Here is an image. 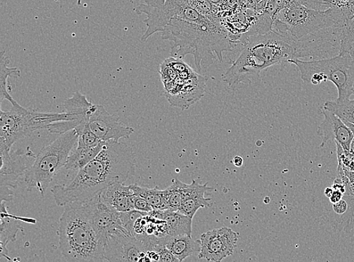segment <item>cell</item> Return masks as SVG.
Instances as JSON below:
<instances>
[{
    "label": "cell",
    "mask_w": 354,
    "mask_h": 262,
    "mask_svg": "<svg viewBox=\"0 0 354 262\" xmlns=\"http://www.w3.org/2000/svg\"><path fill=\"white\" fill-rule=\"evenodd\" d=\"M295 59H298L297 41L270 30L247 38L240 55L222 79L236 90L257 81L263 70L276 64H290Z\"/></svg>",
    "instance_id": "3957f363"
},
{
    "label": "cell",
    "mask_w": 354,
    "mask_h": 262,
    "mask_svg": "<svg viewBox=\"0 0 354 262\" xmlns=\"http://www.w3.org/2000/svg\"><path fill=\"white\" fill-rule=\"evenodd\" d=\"M153 216L155 218L165 220L167 223L168 236L187 234L192 236L193 218L179 212L169 209H154Z\"/></svg>",
    "instance_id": "ffe728a7"
},
{
    "label": "cell",
    "mask_w": 354,
    "mask_h": 262,
    "mask_svg": "<svg viewBox=\"0 0 354 262\" xmlns=\"http://www.w3.org/2000/svg\"><path fill=\"white\" fill-rule=\"evenodd\" d=\"M324 120L317 129V135L323 138L319 145L323 149L328 142L335 141L342 145L344 151H351L354 136L351 130L335 113L324 108L320 109Z\"/></svg>",
    "instance_id": "5bb4252c"
},
{
    "label": "cell",
    "mask_w": 354,
    "mask_h": 262,
    "mask_svg": "<svg viewBox=\"0 0 354 262\" xmlns=\"http://www.w3.org/2000/svg\"><path fill=\"white\" fill-rule=\"evenodd\" d=\"M165 94L172 106L187 109L205 94V79L183 59L169 57L160 67Z\"/></svg>",
    "instance_id": "9c48e42d"
},
{
    "label": "cell",
    "mask_w": 354,
    "mask_h": 262,
    "mask_svg": "<svg viewBox=\"0 0 354 262\" xmlns=\"http://www.w3.org/2000/svg\"><path fill=\"white\" fill-rule=\"evenodd\" d=\"M333 208L336 215L342 216L347 212L348 209V203L344 198L336 203L333 204Z\"/></svg>",
    "instance_id": "f1b7e54d"
},
{
    "label": "cell",
    "mask_w": 354,
    "mask_h": 262,
    "mask_svg": "<svg viewBox=\"0 0 354 262\" xmlns=\"http://www.w3.org/2000/svg\"><path fill=\"white\" fill-rule=\"evenodd\" d=\"M150 251L126 229L110 235L104 243V258L109 261H151L147 255Z\"/></svg>",
    "instance_id": "8fae6325"
},
{
    "label": "cell",
    "mask_w": 354,
    "mask_h": 262,
    "mask_svg": "<svg viewBox=\"0 0 354 262\" xmlns=\"http://www.w3.org/2000/svg\"><path fill=\"white\" fill-rule=\"evenodd\" d=\"M12 108L1 110L0 118V151H10L13 144L39 129H46L53 122L79 120L76 113H43L22 107L12 97Z\"/></svg>",
    "instance_id": "5b68a950"
},
{
    "label": "cell",
    "mask_w": 354,
    "mask_h": 262,
    "mask_svg": "<svg viewBox=\"0 0 354 262\" xmlns=\"http://www.w3.org/2000/svg\"><path fill=\"white\" fill-rule=\"evenodd\" d=\"M134 207L135 209L144 212H150L153 209L149 203L143 198L142 196L136 194L134 198Z\"/></svg>",
    "instance_id": "83f0119b"
},
{
    "label": "cell",
    "mask_w": 354,
    "mask_h": 262,
    "mask_svg": "<svg viewBox=\"0 0 354 262\" xmlns=\"http://www.w3.org/2000/svg\"><path fill=\"white\" fill-rule=\"evenodd\" d=\"M100 196L105 203L119 212L135 209V194L130 185L121 183L113 184L106 187L100 193Z\"/></svg>",
    "instance_id": "e0dca14e"
},
{
    "label": "cell",
    "mask_w": 354,
    "mask_h": 262,
    "mask_svg": "<svg viewBox=\"0 0 354 262\" xmlns=\"http://www.w3.org/2000/svg\"><path fill=\"white\" fill-rule=\"evenodd\" d=\"M344 198V194L339 191H334L329 200L334 204L342 200Z\"/></svg>",
    "instance_id": "1f68e13d"
},
{
    "label": "cell",
    "mask_w": 354,
    "mask_h": 262,
    "mask_svg": "<svg viewBox=\"0 0 354 262\" xmlns=\"http://www.w3.org/2000/svg\"><path fill=\"white\" fill-rule=\"evenodd\" d=\"M160 255V261L162 262H178L179 260L164 245H158L153 250Z\"/></svg>",
    "instance_id": "4316f807"
},
{
    "label": "cell",
    "mask_w": 354,
    "mask_h": 262,
    "mask_svg": "<svg viewBox=\"0 0 354 262\" xmlns=\"http://www.w3.org/2000/svg\"><path fill=\"white\" fill-rule=\"evenodd\" d=\"M351 151L354 153V138H353V142L351 143Z\"/></svg>",
    "instance_id": "e575fe53"
},
{
    "label": "cell",
    "mask_w": 354,
    "mask_h": 262,
    "mask_svg": "<svg viewBox=\"0 0 354 262\" xmlns=\"http://www.w3.org/2000/svg\"><path fill=\"white\" fill-rule=\"evenodd\" d=\"M82 2V0H77V5L80 6Z\"/></svg>",
    "instance_id": "d590c367"
},
{
    "label": "cell",
    "mask_w": 354,
    "mask_h": 262,
    "mask_svg": "<svg viewBox=\"0 0 354 262\" xmlns=\"http://www.w3.org/2000/svg\"><path fill=\"white\" fill-rule=\"evenodd\" d=\"M323 108L335 113L342 121L354 124V100H349L340 103L328 101Z\"/></svg>",
    "instance_id": "d4e9b609"
},
{
    "label": "cell",
    "mask_w": 354,
    "mask_h": 262,
    "mask_svg": "<svg viewBox=\"0 0 354 262\" xmlns=\"http://www.w3.org/2000/svg\"><path fill=\"white\" fill-rule=\"evenodd\" d=\"M135 171V154L131 147L124 142H106L97 157L79 170L71 183L56 185L51 191L59 207L84 203L113 184L124 183Z\"/></svg>",
    "instance_id": "7a4b0ae2"
},
{
    "label": "cell",
    "mask_w": 354,
    "mask_h": 262,
    "mask_svg": "<svg viewBox=\"0 0 354 262\" xmlns=\"http://www.w3.org/2000/svg\"><path fill=\"white\" fill-rule=\"evenodd\" d=\"M160 244L166 245L179 261H183L201 250V240H195L192 236L187 234L164 236L160 239Z\"/></svg>",
    "instance_id": "ac0fdd59"
},
{
    "label": "cell",
    "mask_w": 354,
    "mask_h": 262,
    "mask_svg": "<svg viewBox=\"0 0 354 262\" xmlns=\"http://www.w3.org/2000/svg\"><path fill=\"white\" fill-rule=\"evenodd\" d=\"M213 190L207 184L201 185L193 179L192 183L187 185L186 187L185 198L178 212L194 218L196 212L201 208L212 207V200L205 198L204 196L207 191Z\"/></svg>",
    "instance_id": "2e32d148"
},
{
    "label": "cell",
    "mask_w": 354,
    "mask_h": 262,
    "mask_svg": "<svg viewBox=\"0 0 354 262\" xmlns=\"http://www.w3.org/2000/svg\"><path fill=\"white\" fill-rule=\"evenodd\" d=\"M9 59L5 55V52L1 53V61H0V100L1 103L6 100L10 101L12 97L8 92V78L10 77H20L21 71L18 68H10L8 66Z\"/></svg>",
    "instance_id": "cb8c5ba5"
},
{
    "label": "cell",
    "mask_w": 354,
    "mask_h": 262,
    "mask_svg": "<svg viewBox=\"0 0 354 262\" xmlns=\"http://www.w3.org/2000/svg\"><path fill=\"white\" fill-rule=\"evenodd\" d=\"M88 125L97 138L105 142H119L121 138H128L135 133L133 128L123 125L119 118L112 115L101 104H96Z\"/></svg>",
    "instance_id": "4fadbf2b"
},
{
    "label": "cell",
    "mask_w": 354,
    "mask_h": 262,
    "mask_svg": "<svg viewBox=\"0 0 354 262\" xmlns=\"http://www.w3.org/2000/svg\"><path fill=\"white\" fill-rule=\"evenodd\" d=\"M6 201H1V225H0V243H1V255L8 260L11 259L8 257L7 245L10 242L16 241L18 232L23 231V227L19 223V221L26 222V220L30 218H20L12 216L8 212L6 207Z\"/></svg>",
    "instance_id": "d6986e66"
},
{
    "label": "cell",
    "mask_w": 354,
    "mask_h": 262,
    "mask_svg": "<svg viewBox=\"0 0 354 262\" xmlns=\"http://www.w3.org/2000/svg\"><path fill=\"white\" fill-rule=\"evenodd\" d=\"M1 201L10 202L13 199L14 189L10 187L1 186Z\"/></svg>",
    "instance_id": "f546056e"
},
{
    "label": "cell",
    "mask_w": 354,
    "mask_h": 262,
    "mask_svg": "<svg viewBox=\"0 0 354 262\" xmlns=\"http://www.w3.org/2000/svg\"><path fill=\"white\" fill-rule=\"evenodd\" d=\"M130 1H131V3H133V2L135 1V0H130Z\"/></svg>",
    "instance_id": "74e56055"
},
{
    "label": "cell",
    "mask_w": 354,
    "mask_h": 262,
    "mask_svg": "<svg viewBox=\"0 0 354 262\" xmlns=\"http://www.w3.org/2000/svg\"><path fill=\"white\" fill-rule=\"evenodd\" d=\"M187 186V184L180 182L177 178L172 179L171 185L165 190L169 210L178 212L185 198Z\"/></svg>",
    "instance_id": "603a6c76"
},
{
    "label": "cell",
    "mask_w": 354,
    "mask_h": 262,
    "mask_svg": "<svg viewBox=\"0 0 354 262\" xmlns=\"http://www.w3.org/2000/svg\"><path fill=\"white\" fill-rule=\"evenodd\" d=\"M26 152L21 153L10 151H0L1 156V169H0V186H5L15 189L17 188L20 178L29 167L26 160L23 157Z\"/></svg>",
    "instance_id": "9a60e30c"
},
{
    "label": "cell",
    "mask_w": 354,
    "mask_h": 262,
    "mask_svg": "<svg viewBox=\"0 0 354 262\" xmlns=\"http://www.w3.org/2000/svg\"><path fill=\"white\" fill-rule=\"evenodd\" d=\"M239 235L232 228L221 227L201 234L199 258L219 262L232 256Z\"/></svg>",
    "instance_id": "7c38bea8"
},
{
    "label": "cell",
    "mask_w": 354,
    "mask_h": 262,
    "mask_svg": "<svg viewBox=\"0 0 354 262\" xmlns=\"http://www.w3.org/2000/svg\"><path fill=\"white\" fill-rule=\"evenodd\" d=\"M339 52H348L354 59V18L346 20L343 24Z\"/></svg>",
    "instance_id": "484cf974"
},
{
    "label": "cell",
    "mask_w": 354,
    "mask_h": 262,
    "mask_svg": "<svg viewBox=\"0 0 354 262\" xmlns=\"http://www.w3.org/2000/svg\"><path fill=\"white\" fill-rule=\"evenodd\" d=\"M105 142L93 147L77 146L71 153L64 168L68 170L79 171L95 158L101 152Z\"/></svg>",
    "instance_id": "44dd1931"
},
{
    "label": "cell",
    "mask_w": 354,
    "mask_h": 262,
    "mask_svg": "<svg viewBox=\"0 0 354 262\" xmlns=\"http://www.w3.org/2000/svg\"><path fill=\"white\" fill-rule=\"evenodd\" d=\"M234 165L236 167H241L243 165V159L240 156H236L233 160Z\"/></svg>",
    "instance_id": "d6a6232c"
},
{
    "label": "cell",
    "mask_w": 354,
    "mask_h": 262,
    "mask_svg": "<svg viewBox=\"0 0 354 262\" xmlns=\"http://www.w3.org/2000/svg\"><path fill=\"white\" fill-rule=\"evenodd\" d=\"M297 67L304 83L319 85L331 81L337 87V102L350 100L354 83V59L348 52H339L333 58L320 60L301 61L295 59L290 62Z\"/></svg>",
    "instance_id": "8992f818"
},
{
    "label": "cell",
    "mask_w": 354,
    "mask_h": 262,
    "mask_svg": "<svg viewBox=\"0 0 354 262\" xmlns=\"http://www.w3.org/2000/svg\"><path fill=\"white\" fill-rule=\"evenodd\" d=\"M76 204L81 208L104 244L110 235L126 229L122 224L120 212L105 203L100 194L92 199Z\"/></svg>",
    "instance_id": "30bf717a"
},
{
    "label": "cell",
    "mask_w": 354,
    "mask_h": 262,
    "mask_svg": "<svg viewBox=\"0 0 354 262\" xmlns=\"http://www.w3.org/2000/svg\"><path fill=\"white\" fill-rule=\"evenodd\" d=\"M77 142V131L72 129L43 147L24 175L23 181L28 190L37 188L44 196L55 176L64 168Z\"/></svg>",
    "instance_id": "52a82bcc"
},
{
    "label": "cell",
    "mask_w": 354,
    "mask_h": 262,
    "mask_svg": "<svg viewBox=\"0 0 354 262\" xmlns=\"http://www.w3.org/2000/svg\"><path fill=\"white\" fill-rule=\"evenodd\" d=\"M332 187L334 191H339L343 193L344 194L346 193V186L342 180V178L339 176H337L333 184Z\"/></svg>",
    "instance_id": "4dcf8cb0"
},
{
    "label": "cell",
    "mask_w": 354,
    "mask_h": 262,
    "mask_svg": "<svg viewBox=\"0 0 354 262\" xmlns=\"http://www.w3.org/2000/svg\"><path fill=\"white\" fill-rule=\"evenodd\" d=\"M135 12L145 14V42L156 32L172 42L171 56L183 59L192 55L201 72L216 61L223 62L224 53L232 52L234 44L220 20L203 15L192 0H142Z\"/></svg>",
    "instance_id": "6da1fadb"
},
{
    "label": "cell",
    "mask_w": 354,
    "mask_h": 262,
    "mask_svg": "<svg viewBox=\"0 0 354 262\" xmlns=\"http://www.w3.org/2000/svg\"><path fill=\"white\" fill-rule=\"evenodd\" d=\"M353 95H354V83H353Z\"/></svg>",
    "instance_id": "8d00e7d4"
},
{
    "label": "cell",
    "mask_w": 354,
    "mask_h": 262,
    "mask_svg": "<svg viewBox=\"0 0 354 262\" xmlns=\"http://www.w3.org/2000/svg\"><path fill=\"white\" fill-rule=\"evenodd\" d=\"M347 17L341 8L333 6L326 11H318L303 5L285 8L273 23V29L298 41L319 31L344 23Z\"/></svg>",
    "instance_id": "ba28073f"
},
{
    "label": "cell",
    "mask_w": 354,
    "mask_h": 262,
    "mask_svg": "<svg viewBox=\"0 0 354 262\" xmlns=\"http://www.w3.org/2000/svg\"><path fill=\"white\" fill-rule=\"evenodd\" d=\"M130 187L136 194L149 203L153 209H168L165 190H160L158 187L147 188L136 184L130 185Z\"/></svg>",
    "instance_id": "7402d4cb"
},
{
    "label": "cell",
    "mask_w": 354,
    "mask_h": 262,
    "mask_svg": "<svg viewBox=\"0 0 354 262\" xmlns=\"http://www.w3.org/2000/svg\"><path fill=\"white\" fill-rule=\"evenodd\" d=\"M333 192L334 189L333 187H326L324 190V195L326 196V198H330V196L333 195Z\"/></svg>",
    "instance_id": "836d02e7"
},
{
    "label": "cell",
    "mask_w": 354,
    "mask_h": 262,
    "mask_svg": "<svg viewBox=\"0 0 354 262\" xmlns=\"http://www.w3.org/2000/svg\"><path fill=\"white\" fill-rule=\"evenodd\" d=\"M57 235L66 260L73 262L104 261V244L76 203L66 205Z\"/></svg>",
    "instance_id": "277c9868"
}]
</instances>
